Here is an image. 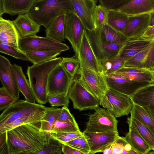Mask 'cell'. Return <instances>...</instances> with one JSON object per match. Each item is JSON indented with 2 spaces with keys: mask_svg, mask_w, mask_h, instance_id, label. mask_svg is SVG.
Returning <instances> with one entry per match:
<instances>
[{
  "mask_svg": "<svg viewBox=\"0 0 154 154\" xmlns=\"http://www.w3.org/2000/svg\"><path fill=\"white\" fill-rule=\"evenodd\" d=\"M46 107L26 100H17L3 111L0 116V127L9 124L23 116L45 111Z\"/></svg>",
  "mask_w": 154,
  "mask_h": 154,
  "instance_id": "9c48e42d",
  "label": "cell"
},
{
  "mask_svg": "<svg viewBox=\"0 0 154 154\" xmlns=\"http://www.w3.org/2000/svg\"><path fill=\"white\" fill-rule=\"evenodd\" d=\"M62 60L60 57H56L28 67V81L35 99L39 104H45L47 102L46 90L48 75Z\"/></svg>",
  "mask_w": 154,
  "mask_h": 154,
  "instance_id": "3957f363",
  "label": "cell"
},
{
  "mask_svg": "<svg viewBox=\"0 0 154 154\" xmlns=\"http://www.w3.org/2000/svg\"><path fill=\"white\" fill-rule=\"evenodd\" d=\"M147 154H154V151L149 152Z\"/></svg>",
  "mask_w": 154,
  "mask_h": 154,
  "instance_id": "6125c7cd",
  "label": "cell"
},
{
  "mask_svg": "<svg viewBox=\"0 0 154 154\" xmlns=\"http://www.w3.org/2000/svg\"><path fill=\"white\" fill-rule=\"evenodd\" d=\"M129 0H99V5L108 11H119Z\"/></svg>",
  "mask_w": 154,
  "mask_h": 154,
  "instance_id": "7dc6e473",
  "label": "cell"
},
{
  "mask_svg": "<svg viewBox=\"0 0 154 154\" xmlns=\"http://www.w3.org/2000/svg\"><path fill=\"white\" fill-rule=\"evenodd\" d=\"M74 56L77 57L79 60L80 67L87 68L97 73L104 74L102 66L91 47L85 29L77 54Z\"/></svg>",
  "mask_w": 154,
  "mask_h": 154,
  "instance_id": "5bb4252c",
  "label": "cell"
},
{
  "mask_svg": "<svg viewBox=\"0 0 154 154\" xmlns=\"http://www.w3.org/2000/svg\"><path fill=\"white\" fill-rule=\"evenodd\" d=\"M114 73L131 80L153 83L152 74L149 70L147 69L124 67Z\"/></svg>",
  "mask_w": 154,
  "mask_h": 154,
  "instance_id": "484cf974",
  "label": "cell"
},
{
  "mask_svg": "<svg viewBox=\"0 0 154 154\" xmlns=\"http://www.w3.org/2000/svg\"><path fill=\"white\" fill-rule=\"evenodd\" d=\"M143 107L150 114L154 119V105L145 106Z\"/></svg>",
  "mask_w": 154,
  "mask_h": 154,
  "instance_id": "f5cc1de1",
  "label": "cell"
},
{
  "mask_svg": "<svg viewBox=\"0 0 154 154\" xmlns=\"http://www.w3.org/2000/svg\"><path fill=\"white\" fill-rule=\"evenodd\" d=\"M69 98L68 95L64 94L51 95L47 96V101L52 107H68L69 103Z\"/></svg>",
  "mask_w": 154,
  "mask_h": 154,
  "instance_id": "bcb514c9",
  "label": "cell"
},
{
  "mask_svg": "<svg viewBox=\"0 0 154 154\" xmlns=\"http://www.w3.org/2000/svg\"><path fill=\"white\" fill-rule=\"evenodd\" d=\"M128 152V154H139L134 150L131 149Z\"/></svg>",
  "mask_w": 154,
  "mask_h": 154,
  "instance_id": "6f0895ef",
  "label": "cell"
},
{
  "mask_svg": "<svg viewBox=\"0 0 154 154\" xmlns=\"http://www.w3.org/2000/svg\"><path fill=\"white\" fill-rule=\"evenodd\" d=\"M25 154L22 153H17V154Z\"/></svg>",
  "mask_w": 154,
  "mask_h": 154,
  "instance_id": "be15d7a7",
  "label": "cell"
},
{
  "mask_svg": "<svg viewBox=\"0 0 154 154\" xmlns=\"http://www.w3.org/2000/svg\"><path fill=\"white\" fill-rule=\"evenodd\" d=\"M109 88L130 97L140 89L151 83L131 80L119 75L111 73L105 75Z\"/></svg>",
  "mask_w": 154,
  "mask_h": 154,
  "instance_id": "7c38bea8",
  "label": "cell"
},
{
  "mask_svg": "<svg viewBox=\"0 0 154 154\" xmlns=\"http://www.w3.org/2000/svg\"></svg>",
  "mask_w": 154,
  "mask_h": 154,
  "instance_id": "e7e4bbea",
  "label": "cell"
},
{
  "mask_svg": "<svg viewBox=\"0 0 154 154\" xmlns=\"http://www.w3.org/2000/svg\"><path fill=\"white\" fill-rule=\"evenodd\" d=\"M62 144L52 138L50 134L43 149L35 154H52L61 149Z\"/></svg>",
  "mask_w": 154,
  "mask_h": 154,
  "instance_id": "f6af8a7d",
  "label": "cell"
},
{
  "mask_svg": "<svg viewBox=\"0 0 154 154\" xmlns=\"http://www.w3.org/2000/svg\"><path fill=\"white\" fill-rule=\"evenodd\" d=\"M120 154H128V152L124 149L123 151Z\"/></svg>",
  "mask_w": 154,
  "mask_h": 154,
  "instance_id": "94428289",
  "label": "cell"
},
{
  "mask_svg": "<svg viewBox=\"0 0 154 154\" xmlns=\"http://www.w3.org/2000/svg\"><path fill=\"white\" fill-rule=\"evenodd\" d=\"M12 21L20 38L36 35L41 26L30 17L28 14L18 15Z\"/></svg>",
  "mask_w": 154,
  "mask_h": 154,
  "instance_id": "603a6c76",
  "label": "cell"
},
{
  "mask_svg": "<svg viewBox=\"0 0 154 154\" xmlns=\"http://www.w3.org/2000/svg\"><path fill=\"white\" fill-rule=\"evenodd\" d=\"M63 144L67 145L83 152L87 153H90V149L88 143L84 135Z\"/></svg>",
  "mask_w": 154,
  "mask_h": 154,
  "instance_id": "ee69618b",
  "label": "cell"
},
{
  "mask_svg": "<svg viewBox=\"0 0 154 154\" xmlns=\"http://www.w3.org/2000/svg\"><path fill=\"white\" fill-rule=\"evenodd\" d=\"M51 137L62 144L71 141L77 137L83 135L81 131L77 132L63 133H51Z\"/></svg>",
  "mask_w": 154,
  "mask_h": 154,
  "instance_id": "7bdbcfd3",
  "label": "cell"
},
{
  "mask_svg": "<svg viewBox=\"0 0 154 154\" xmlns=\"http://www.w3.org/2000/svg\"><path fill=\"white\" fill-rule=\"evenodd\" d=\"M74 77L60 63L57 65L48 75L46 90L47 96L62 94L68 95Z\"/></svg>",
  "mask_w": 154,
  "mask_h": 154,
  "instance_id": "8fae6325",
  "label": "cell"
},
{
  "mask_svg": "<svg viewBox=\"0 0 154 154\" xmlns=\"http://www.w3.org/2000/svg\"><path fill=\"white\" fill-rule=\"evenodd\" d=\"M119 11L128 17L150 14L154 11V0H129Z\"/></svg>",
  "mask_w": 154,
  "mask_h": 154,
  "instance_id": "44dd1931",
  "label": "cell"
},
{
  "mask_svg": "<svg viewBox=\"0 0 154 154\" xmlns=\"http://www.w3.org/2000/svg\"><path fill=\"white\" fill-rule=\"evenodd\" d=\"M62 58L60 64L69 74L74 77L80 66L79 60L74 56Z\"/></svg>",
  "mask_w": 154,
  "mask_h": 154,
  "instance_id": "74e56055",
  "label": "cell"
},
{
  "mask_svg": "<svg viewBox=\"0 0 154 154\" xmlns=\"http://www.w3.org/2000/svg\"><path fill=\"white\" fill-rule=\"evenodd\" d=\"M17 100L7 88L3 86L0 88V111H4Z\"/></svg>",
  "mask_w": 154,
  "mask_h": 154,
  "instance_id": "60d3db41",
  "label": "cell"
},
{
  "mask_svg": "<svg viewBox=\"0 0 154 154\" xmlns=\"http://www.w3.org/2000/svg\"><path fill=\"white\" fill-rule=\"evenodd\" d=\"M150 23V14L129 17L123 35L128 40L141 38Z\"/></svg>",
  "mask_w": 154,
  "mask_h": 154,
  "instance_id": "e0dca14e",
  "label": "cell"
},
{
  "mask_svg": "<svg viewBox=\"0 0 154 154\" xmlns=\"http://www.w3.org/2000/svg\"><path fill=\"white\" fill-rule=\"evenodd\" d=\"M65 18L66 15H63L51 21L45 28L46 36L60 42H65Z\"/></svg>",
  "mask_w": 154,
  "mask_h": 154,
  "instance_id": "d4e9b609",
  "label": "cell"
},
{
  "mask_svg": "<svg viewBox=\"0 0 154 154\" xmlns=\"http://www.w3.org/2000/svg\"><path fill=\"white\" fill-rule=\"evenodd\" d=\"M88 143L91 154L103 152L109 145L116 141L120 137L118 132L95 133L82 132Z\"/></svg>",
  "mask_w": 154,
  "mask_h": 154,
  "instance_id": "2e32d148",
  "label": "cell"
},
{
  "mask_svg": "<svg viewBox=\"0 0 154 154\" xmlns=\"http://www.w3.org/2000/svg\"><path fill=\"white\" fill-rule=\"evenodd\" d=\"M77 73L80 83L100 101L109 88L105 75L80 67Z\"/></svg>",
  "mask_w": 154,
  "mask_h": 154,
  "instance_id": "ba28073f",
  "label": "cell"
},
{
  "mask_svg": "<svg viewBox=\"0 0 154 154\" xmlns=\"http://www.w3.org/2000/svg\"><path fill=\"white\" fill-rule=\"evenodd\" d=\"M93 114L89 115L84 131L95 133L118 132V121L115 116L105 108L98 107Z\"/></svg>",
  "mask_w": 154,
  "mask_h": 154,
  "instance_id": "52a82bcc",
  "label": "cell"
},
{
  "mask_svg": "<svg viewBox=\"0 0 154 154\" xmlns=\"http://www.w3.org/2000/svg\"><path fill=\"white\" fill-rule=\"evenodd\" d=\"M20 49L26 51H56L61 52L68 50L69 48L65 44L55 41L46 36L41 37L36 35L20 38Z\"/></svg>",
  "mask_w": 154,
  "mask_h": 154,
  "instance_id": "30bf717a",
  "label": "cell"
},
{
  "mask_svg": "<svg viewBox=\"0 0 154 154\" xmlns=\"http://www.w3.org/2000/svg\"><path fill=\"white\" fill-rule=\"evenodd\" d=\"M125 62L119 54L112 61L107 62L102 65L103 73L106 75L114 73L125 67Z\"/></svg>",
  "mask_w": 154,
  "mask_h": 154,
  "instance_id": "f35d334b",
  "label": "cell"
},
{
  "mask_svg": "<svg viewBox=\"0 0 154 154\" xmlns=\"http://www.w3.org/2000/svg\"><path fill=\"white\" fill-rule=\"evenodd\" d=\"M130 113L131 117L137 120L154 133V119L143 107L133 104Z\"/></svg>",
  "mask_w": 154,
  "mask_h": 154,
  "instance_id": "d6a6232c",
  "label": "cell"
},
{
  "mask_svg": "<svg viewBox=\"0 0 154 154\" xmlns=\"http://www.w3.org/2000/svg\"><path fill=\"white\" fill-rule=\"evenodd\" d=\"M62 152L61 149L52 154H62Z\"/></svg>",
  "mask_w": 154,
  "mask_h": 154,
  "instance_id": "680465c9",
  "label": "cell"
},
{
  "mask_svg": "<svg viewBox=\"0 0 154 154\" xmlns=\"http://www.w3.org/2000/svg\"><path fill=\"white\" fill-rule=\"evenodd\" d=\"M129 18L119 11H109L107 24L123 35Z\"/></svg>",
  "mask_w": 154,
  "mask_h": 154,
  "instance_id": "836d02e7",
  "label": "cell"
},
{
  "mask_svg": "<svg viewBox=\"0 0 154 154\" xmlns=\"http://www.w3.org/2000/svg\"><path fill=\"white\" fill-rule=\"evenodd\" d=\"M80 131L76 122H64L57 121L53 126L51 133L73 132Z\"/></svg>",
  "mask_w": 154,
  "mask_h": 154,
  "instance_id": "ab89813d",
  "label": "cell"
},
{
  "mask_svg": "<svg viewBox=\"0 0 154 154\" xmlns=\"http://www.w3.org/2000/svg\"><path fill=\"white\" fill-rule=\"evenodd\" d=\"M74 12L71 0H35L28 14L46 28L58 16Z\"/></svg>",
  "mask_w": 154,
  "mask_h": 154,
  "instance_id": "7a4b0ae2",
  "label": "cell"
},
{
  "mask_svg": "<svg viewBox=\"0 0 154 154\" xmlns=\"http://www.w3.org/2000/svg\"><path fill=\"white\" fill-rule=\"evenodd\" d=\"M61 110V108L57 107H46L45 114L40 122V130L50 134L54 123L58 120Z\"/></svg>",
  "mask_w": 154,
  "mask_h": 154,
  "instance_id": "1f68e13d",
  "label": "cell"
},
{
  "mask_svg": "<svg viewBox=\"0 0 154 154\" xmlns=\"http://www.w3.org/2000/svg\"><path fill=\"white\" fill-rule=\"evenodd\" d=\"M40 122L21 125L6 132L7 154H35L42 149L50 134L42 131Z\"/></svg>",
  "mask_w": 154,
  "mask_h": 154,
  "instance_id": "6da1fadb",
  "label": "cell"
},
{
  "mask_svg": "<svg viewBox=\"0 0 154 154\" xmlns=\"http://www.w3.org/2000/svg\"><path fill=\"white\" fill-rule=\"evenodd\" d=\"M152 41L142 38L128 40L119 55L126 62L143 50Z\"/></svg>",
  "mask_w": 154,
  "mask_h": 154,
  "instance_id": "f1b7e54d",
  "label": "cell"
},
{
  "mask_svg": "<svg viewBox=\"0 0 154 154\" xmlns=\"http://www.w3.org/2000/svg\"><path fill=\"white\" fill-rule=\"evenodd\" d=\"M68 95L74 109L80 111L95 110L100 105V101L85 88L76 76L74 77Z\"/></svg>",
  "mask_w": 154,
  "mask_h": 154,
  "instance_id": "5b68a950",
  "label": "cell"
},
{
  "mask_svg": "<svg viewBox=\"0 0 154 154\" xmlns=\"http://www.w3.org/2000/svg\"><path fill=\"white\" fill-rule=\"evenodd\" d=\"M109 11L103 6L99 5L96 7L94 19L95 29L100 28L107 24Z\"/></svg>",
  "mask_w": 154,
  "mask_h": 154,
  "instance_id": "8d00e7d4",
  "label": "cell"
},
{
  "mask_svg": "<svg viewBox=\"0 0 154 154\" xmlns=\"http://www.w3.org/2000/svg\"><path fill=\"white\" fill-rule=\"evenodd\" d=\"M45 111L23 116L9 124L0 127V134L5 133L7 131L21 125L40 122L44 116Z\"/></svg>",
  "mask_w": 154,
  "mask_h": 154,
  "instance_id": "f546056e",
  "label": "cell"
},
{
  "mask_svg": "<svg viewBox=\"0 0 154 154\" xmlns=\"http://www.w3.org/2000/svg\"><path fill=\"white\" fill-rule=\"evenodd\" d=\"M12 65L8 59L0 55V79L2 84L18 100L20 91L13 72Z\"/></svg>",
  "mask_w": 154,
  "mask_h": 154,
  "instance_id": "d6986e66",
  "label": "cell"
},
{
  "mask_svg": "<svg viewBox=\"0 0 154 154\" xmlns=\"http://www.w3.org/2000/svg\"><path fill=\"white\" fill-rule=\"evenodd\" d=\"M126 122L133 128L148 144L151 150L154 151V133L147 127L137 120L128 117Z\"/></svg>",
  "mask_w": 154,
  "mask_h": 154,
  "instance_id": "4dcf8cb0",
  "label": "cell"
},
{
  "mask_svg": "<svg viewBox=\"0 0 154 154\" xmlns=\"http://www.w3.org/2000/svg\"><path fill=\"white\" fill-rule=\"evenodd\" d=\"M124 149L127 151L129 152L132 149V147L130 144L127 143L124 145Z\"/></svg>",
  "mask_w": 154,
  "mask_h": 154,
  "instance_id": "11a10c76",
  "label": "cell"
},
{
  "mask_svg": "<svg viewBox=\"0 0 154 154\" xmlns=\"http://www.w3.org/2000/svg\"><path fill=\"white\" fill-rule=\"evenodd\" d=\"M129 131L123 137L131 145L133 149L139 154H147L151 150L149 146L140 134L132 127L129 126Z\"/></svg>",
  "mask_w": 154,
  "mask_h": 154,
  "instance_id": "83f0119b",
  "label": "cell"
},
{
  "mask_svg": "<svg viewBox=\"0 0 154 154\" xmlns=\"http://www.w3.org/2000/svg\"><path fill=\"white\" fill-rule=\"evenodd\" d=\"M35 0H0V17L4 13L11 16L28 14Z\"/></svg>",
  "mask_w": 154,
  "mask_h": 154,
  "instance_id": "ffe728a7",
  "label": "cell"
},
{
  "mask_svg": "<svg viewBox=\"0 0 154 154\" xmlns=\"http://www.w3.org/2000/svg\"><path fill=\"white\" fill-rule=\"evenodd\" d=\"M146 40L154 41V25L149 26L146 30L141 37Z\"/></svg>",
  "mask_w": 154,
  "mask_h": 154,
  "instance_id": "816d5d0a",
  "label": "cell"
},
{
  "mask_svg": "<svg viewBox=\"0 0 154 154\" xmlns=\"http://www.w3.org/2000/svg\"><path fill=\"white\" fill-rule=\"evenodd\" d=\"M0 52L16 59L24 61L29 60L28 57L23 52L6 44L0 43Z\"/></svg>",
  "mask_w": 154,
  "mask_h": 154,
  "instance_id": "b9f144b4",
  "label": "cell"
},
{
  "mask_svg": "<svg viewBox=\"0 0 154 154\" xmlns=\"http://www.w3.org/2000/svg\"><path fill=\"white\" fill-rule=\"evenodd\" d=\"M23 52L33 64L41 63L56 57L61 52L56 51H26Z\"/></svg>",
  "mask_w": 154,
  "mask_h": 154,
  "instance_id": "d590c367",
  "label": "cell"
},
{
  "mask_svg": "<svg viewBox=\"0 0 154 154\" xmlns=\"http://www.w3.org/2000/svg\"><path fill=\"white\" fill-rule=\"evenodd\" d=\"M61 109V111L57 121L64 122H76L74 117L70 113L67 106H63Z\"/></svg>",
  "mask_w": 154,
  "mask_h": 154,
  "instance_id": "c3c4849f",
  "label": "cell"
},
{
  "mask_svg": "<svg viewBox=\"0 0 154 154\" xmlns=\"http://www.w3.org/2000/svg\"><path fill=\"white\" fill-rule=\"evenodd\" d=\"M100 105L116 118L128 115L133 103L128 96L109 88L100 100Z\"/></svg>",
  "mask_w": 154,
  "mask_h": 154,
  "instance_id": "8992f818",
  "label": "cell"
},
{
  "mask_svg": "<svg viewBox=\"0 0 154 154\" xmlns=\"http://www.w3.org/2000/svg\"><path fill=\"white\" fill-rule=\"evenodd\" d=\"M61 150L64 154H91L83 152L64 144H62Z\"/></svg>",
  "mask_w": 154,
  "mask_h": 154,
  "instance_id": "f907efd6",
  "label": "cell"
},
{
  "mask_svg": "<svg viewBox=\"0 0 154 154\" xmlns=\"http://www.w3.org/2000/svg\"><path fill=\"white\" fill-rule=\"evenodd\" d=\"M19 36L13 21L0 17V43L19 48Z\"/></svg>",
  "mask_w": 154,
  "mask_h": 154,
  "instance_id": "7402d4cb",
  "label": "cell"
},
{
  "mask_svg": "<svg viewBox=\"0 0 154 154\" xmlns=\"http://www.w3.org/2000/svg\"><path fill=\"white\" fill-rule=\"evenodd\" d=\"M151 72V73L152 74V77H153V79H152V82L153 83H154V69L149 70Z\"/></svg>",
  "mask_w": 154,
  "mask_h": 154,
  "instance_id": "91938a15",
  "label": "cell"
},
{
  "mask_svg": "<svg viewBox=\"0 0 154 154\" xmlns=\"http://www.w3.org/2000/svg\"><path fill=\"white\" fill-rule=\"evenodd\" d=\"M85 29L75 12L66 15L64 29L65 38L71 44L74 56L76 55Z\"/></svg>",
  "mask_w": 154,
  "mask_h": 154,
  "instance_id": "4fadbf2b",
  "label": "cell"
},
{
  "mask_svg": "<svg viewBox=\"0 0 154 154\" xmlns=\"http://www.w3.org/2000/svg\"><path fill=\"white\" fill-rule=\"evenodd\" d=\"M114 143L109 145L104 150L103 152V154H112V148Z\"/></svg>",
  "mask_w": 154,
  "mask_h": 154,
  "instance_id": "db71d44e",
  "label": "cell"
},
{
  "mask_svg": "<svg viewBox=\"0 0 154 154\" xmlns=\"http://www.w3.org/2000/svg\"><path fill=\"white\" fill-rule=\"evenodd\" d=\"M125 67H133L148 70L154 69V41L127 61Z\"/></svg>",
  "mask_w": 154,
  "mask_h": 154,
  "instance_id": "ac0fdd59",
  "label": "cell"
},
{
  "mask_svg": "<svg viewBox=\"0 0 154 154\" xmlns=\"http://www.w3.org/2000/svg\"><path fill=\"white\" fill-rule=\"evenodd\" d=\"M129 97L133 104L143 107L154 105V83L140 89Z\"/></svg>",
  "mask_w": 154,
  "mask_h": 154,
  "instance_id": "4316f807",
  "label": "cell"
},
{
  "mask_svg": "<svg viewBox=\"0 0 154 154\" xmlns=\"http://www.w3.org/2000/svg\"><path fill=\"white\" fill-rule=\"evenodd\" d=\"M12 68L20 92L24 96L26 100L31 103H35L36 100L34 94L22 67L14 64L12 65Z\"/></svg>",
  "mask_w": 154,
  "mask_h": 154,
  "instance_id": "cb8c5ba5",
  "label": "cell"
},
{
  "mask_svg": "<svg viewBox=\"0 0 154 154\" xmlns=\"http://www.w3.org/2000/svg\"><path fill=\"white\" fill-rule=\"evenodd\" d=\"M127 142L123 137H119L113 144L112 154H120L124 149V145Z\"/></svg>",
  "mask_w": 154,
  "mask_h": 154,
  "instance_id": "681fc988",
  "label": "cell"
},
{
  "mask_svg": "<svg viewBox=\"0 0 154 154\" xmlns=\"http://www.w3.org/2000/svg\"><path fill=\"white\" fill-rule=\"evenodd\" d=\"M150 26L154 25V11L150 14Z\"/></svg>",
  "mask_w": 154,
  "mask_h": 154,
  "instance_id": "9f6ffc18",
  "label": "cell"
},
{
  "mask_svg": "<svg viewBox=\"0 0 154 154\" xmlns=\"http://www.w3.org/2000/svg\"><path fill=\"white\" fill-rule=\"evenodd\" d=\"M85 32L92 49L102 66L117 56L127 42L122 44L108 43L102 36L100 28L91 31L85 29Z\"/></svg>",
  "mask_w": 154,
  "mask_h": 154,
  "instance_id": "277c9868",
  "label": "cell"
},
{
  "mask_svg": "<svg viewBox=\"0 0 154 154\" xmlns=\"http://www.w3.org/2000/svg\"><path fill=\"white\" fill-rule=\"evenodd\" d=\"M74 12L86 30L91 31L95 29L94 15L97 1L95 0H71Z\"/></svg>",
  "mask_w": 154,
  "mask_h": 154,
  "instance_id": "9a60e30c",
  "label": "cell"
},
{
  "mask_svg": "<svg viewBox=\"0 0 154 154\" xmlns=\"http://www.w3.org/2000/svg\"><path fill=\"white\" fill-rule=\"evenodd\" d=\"M100 28L102 36L108 43L124 44L128 41L122 34L107 24L104 25Z\"/></svg>",
  "mask_w": 154,
  "mask_h": 154,
  "instance_id": "e575fe53",
  "label": "cell"
}]
</instances>
